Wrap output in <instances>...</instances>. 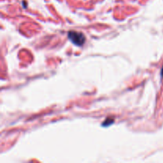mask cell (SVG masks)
Instances as JSON below:
<instances>
[{"label":"cell","mask_w":163,"mask_h":163,"mask_svg":"<svg viewBox=\"0 0 163 163\" xmlns=\"http://www.w3.org/2000/svg\"><path fill=\"white\" fill-rule=\"evenodd\" d=\"M68 39L77 46H83L86 41L85 36L82 33L76 32V31H70L68 34Z\"/></svg>","instance_id":"1"},{"label":"cell","mask_w":163,"mask_h":163,"mask_svg":"<svg viewBox=\"0 0 163 163\" xmlns=\"http://www.w3.org/2000/svg\"><path fill=\"white\" fill-rule=\"evenodd\" d=\"M161 76H163V68H162V69H161Z\"/></svg>","instance_id":"2"}]
</instances>
